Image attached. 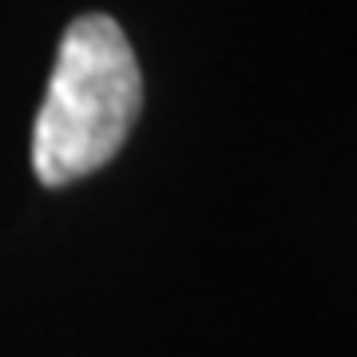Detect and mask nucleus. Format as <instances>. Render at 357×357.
<instances>
[{
  "mask_svg": "<svg viewBox=\"0 0 357 357\" xmlns=\"http://www.w3.org/2000/svg\"><path fill=\"white\" fill-rule=\"evenodd\" d=\"M143 79L123 28L112 16H79L60 40L48 96L32 128V167L44 187L100 171L139 115Z\"/></svg>",
  "mask_w": 357,
  "mask_h": 357,
  "instance_id": "obj_1",
  "label": "nucleus"
}]
</instances>
